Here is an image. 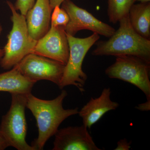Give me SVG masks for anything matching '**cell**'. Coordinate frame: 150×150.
<instances>
[{
	"label": "cell",
	"mask_w": 150,
	"mask_h": 150,
	"mask_svg": "<svg viewBox=\"0 0 150 150\" xmlns=\"http://www.w3.org/2000/svg\"><path fill=\"white\" fill-rule=\"evenodd\" d=\"M67 95L64 90L51 100L40 99L31 93L26 95V108L35 117L38 129V137L32 144L35 150H43L46 142L59 130L61 123L70 116L79 113L78 108L65 109L63 107L64 100Z\"/></svg>",
	"instance_id": "cell-1"
},
{
	"label": "cell",
	"mask_w": 150,
	"mask_h": 150,
	"mask_svg": "<svg viewBox=\"0 0 150 150\" xmlns=\"http://www.w3.org/2000/svg\"><path fill=\"white\" fill-rule=\"evenodd\" d=\"M119 22L120 26L107 40L97 41L92 52L95 56L131 55L150 62V40L141 36L131 26L129 14Z\"/></svg>",
	"instance_id": "cell-2"
},
{
	"label": "cell",
	"mask_w": 150,
	"mask_h": 150,
	"mask_svg": "<svg viewBox=\"0 0 150 150\" xmlns=\"http://www.w3.org/2000/svg\"><path fill=\"white\" fill-rule=\"evenodd\" d=\"M7 4L12 14L11 19L13 26L3 48L4 56L0 61L1 67L5 70L10 69L25 56L34 53L37 42L30 35L25 16L17 12L11 2L7 1Z\"/></svg>",
	"instance_id": "cell-3"
},
{
	"label": "cell",
	"mask_w": 150,
	"mask_h": 150,
	"mask_svg": "<svg viewBox=\"0 0 150 150\" xmlns=\"http://www.w3.org/2000/svg\"><path fill=\"white\" fill-rule=\"evenodd\" d=\"M11 95L10 107L2 117L0 135L5 140L9 147H13L18 150H35L25 140L27 132L25 115L27 94Z\"/></svg>",
	"instance_id": "cell-4"
},
{
	"label": "cell",
	"mask_w": 150,
	"mask_h": 150,
	"mask_svg": "<svg viewBox=\"0 0 150 150\" xmlns=\"http://www.w3.org/2000/svg\"><path fill=\"white\" fill-rule=\"evenodd\" d=\"M69 48V55L65 65L59 88L68 86L76 87L81 93L85 91L84 87L87 79L86 74L83 71V60L89 50L100 38L99 35L93 33L84 38L75 37L67 34Z\"/></svg>",
	"instance_id": "cell-5"
},
{
	"label": "cell",
	"mask_w": 150,
	"mask_h": 150,
	"mask_svg": "<svg viewBox=\"0 0 150 150\" xmlns=\"http://www.w3.org/2000/svg\"><path fill=\"white\" fill-rule=\"evenodd\" d=\"M115 57L114 63L105 70V74L136 86L150 101V62L131 55Z\"/></svg>",
	"instance_id": "cell-6"
},
{
	"label": "cell",
	"mask_w": 150,
	"mask_h": 150,
	"mask_svg": "<svg viewBox=\"0 0 150 150\" xmlns=\"http://www.w3.org/2000/svg\"><path fill=\"white\" fill-rule=\"evenodd\" d=\"M15 66L22 74L30 80L35 83L42 80H48L59 86L65 65L55 60L31 53Z\"/></svg>",
	"instance_id": "cell-7"
},
{
	"label": "cell",
	"mask_w": 150,
	"mask_h": 150,
	"mask_svg": "<svg viewBox=\"0 0 150 150\" xmlns=\"http://www.w3.org/2000/svg\"><path fill=\"white\" fill-rule=\"evenodd\" d=\"M62 4V8L67 12L69 17V22L64 27L67 34L74 36L78 31L87 29L109 38L115 32V29L113 27L98 19L71 0H64Z\"/></svg>",
	"instance_id": "cell-8"
},
{
	"label": "cell",
	"mask_w": 150,
	"mask_h": 150,
	"mask_svg": "<svg viewBox=\"0 0 150 150\" xmlns=\"http://www.w3.org/2000/svg\"><path fill=\"white\" fill-rule=\"evenodd\" d=\"M64 27L51 25L46 35L37 40L33 53L66 65L69 55V48Z\"/></svg>",
	"instance_id": "cell-9"
},
{
	"label": "cell",
	"mask_w": 150,
	"mask_h": 150,
	"mask_svg": "<svg viewBox=\"0 0 150 150\" xmlns=\"http://www.w3.org/2000/svg\"><path fill=\"white\" fill-rule=\"evenodd\" d=\"M53 150H100L83 125L59 129L55 134Z\"/></svg>",
	"instance_id": "cell-10"
},
{
	"label": "cell",
	"mask_w": 150,
	"mask_h": 150,
	"mask_svg": "<svg viewBox=\"0 0 150 150\" xmlns=\"http://www.w3.org/2000/svg\"><path fill=\"white\" fill-rule=\"evenodd\" d=\"M110 88H104L98 97L91 98L79 111L83 125L88 129H90L106 112L115 110L119 106L118 103L110 99Z\"/></svg>",
	"instance_id": "cell-11"
},
{
	"label": "cell",
	"mask_w": 150,
	"mask_h": 150,
	"mask_svg": "<svg viewBox=\"0 0 150 150\" xmlns=\"http://www.w3.org/2000/svg\"><path fill=\"white\" fill-rule=\"evenodd\" d=\"M53 10L49 0H36L33 6L25 16L30 35L38 40L43 37L50 28Z\"/></svg>",
	"instance_id": "cell-12"
},
{
	"label": "cell",
	"mask_w": 150,
	"mask_h": 150,
	"mask_svg": "<svg viewBox=\"0 0 150 150\" xmlns=\"http://www.w3.org/2000/svg\"><path fill=\"white\" fill-rule=\"evenodd\" d=\"M35 83L22 74L16 66L0 74V92L27 94L31 93Z\"/></svg>",
	"instance_id": "cell-13"
},
{
	"label": "cell",
	"mask_w": 150,
	"mask_h": 150,
	"mask_svg": "<svg viewBox=\"0 0 150 150\" xmlns=\"http://www.w3.org/2000/svg\"><path fill=\"white\" fill-rule=\"evenodd\" d=\"M133 29L141 36L150 39V3L134 4L129 13Z\"/></svg>",
	"instance_id": "cell-14"
},
{
	"label": "cell",
	"mask_w": 150,
	"mask_h": 150,
	"mask_svg": "<svg viewBox=\"0 0 150 150\" xmlns=\"http://www.w3.org/2000/svg\"><path fill=\"white\" fill-rule=\"evenodd\" d=\"M136 1V0H108L109 22L115 24L129 14L130 8Z\"/></svg>",
	"instance_id": "cell-15"
},
{
	"label": "cell",
	"mask_w": 150,
	"mask_h": 150,
	"mask_svg": "<svg viewBox=\"0 0 150 150\" xmlns=\"http://www.w3.org/2000/svg\"><path fill=\"white\" fill-rule=\"evenodd\" d=\"M36 0H17L14 7L16 11L25 16L28 11L34 5Z\"/></svg>",
	"instance_id": "cell-16"
},
{
	"label": "cell",
	"mask_w": 150,
	"mask_h": 150,
	"mask_svg": "<svg viewBox=\"0 0 150 150\" xmlns=\"http://www.w3.org/2000/svg\"><path fill=\"white\" fill-rule=\"evenodd\" d=\"M69 21V17L68 13L63 8H60V11L57 18L54 22H51V25L54 26H65Z\"/></svg>",
	"instance_id": "cell-17"
},
{
	"label": "cell",
	"mask_w": 150,
	"mask_h": 150,
	"mask_svg": "<svg viewBox=\"0 0 150 150\" xmlns=\"http://www.w3.org/2000/svg\"><path fill=\"white\" fill-rule=\"evenodd\" d=\"M131 142H129L126 139H123L118 141L117 146L114 150H129L131 148Z\"/></svg>",
	"instance_id": "cell-18"
},
{
	"label": "cell",
	"mask_w": 150,
	"mask_h": 150,
	"mask_svg": "<svg viewBox=\"0 0 150 150\" xmlns=\"http://www.w3.org/2000/svg\"><path fill=\"white\" fill-rule=\"evenodd\" d=\"M150 101L147 100L146 102L143 104L139 105L137 107V109L141 110H150Z\"/></svg>",
	"instance_id": "cell-19"
},
{
	"label": "cell",
	"mask_w": 150,
	"mask_h": 150,
	"mask_svg": "<svg viewBox=\"0 0 150 150\" xmlns=\"http://www.w3.org/2000/svg\"><path fill=\"white\" fill-rule=\"evenodd\" d=\"M51 8L54 9L56 6H60L64 0H49Z\"/></svg>",
	"instance_id": "cell-20"
},
{
	"label": "cell",
	"mask_w": 150,
	"mask_h": 150,
	"mask_svg": "<svg viewBox=\"0 0 150 150\" xmlns=\"http://www.w3.org/2000/svg\"><path fill=\"white\" fill-rule=\"evenodd\" d=\"M8 147V145L5 140L0 135V150H5Z\"/></svg>",
	"instance_id": "cell-21"
},
{
	"label": "cell",
	"mask_w": 150,
	"mask_h": 150,
	"mask_svg": "<svg viewBox=\"0 0 150 150\" xmlns=\"http://www.w3.org/2000/svg\"><path fill=\"white\" fill-rule=\"evenodd\" d=\"M2 30V27L0 23V35H1ZM4 49H2V48H0V61H1L2 58H3V56L4 55Z\"/></svg>",
	"instance_id": "cell-22"
},
{
	"label": "cell",
	"mask_w": 150,
	"mask_h": 150,
	"mask_svg": "<svg viewBox=\"0 0 150 150\" xmlns=\"http://www.w3.org/2000/svg\"><path fill=\"white\" fill-rule=\"evenodd\" d=\"M139 1L140 2L145 3V2H149L150 1V0H136V1Z\"/></svg>",
	"instance_id": "cell-23"
}]
</instances>
